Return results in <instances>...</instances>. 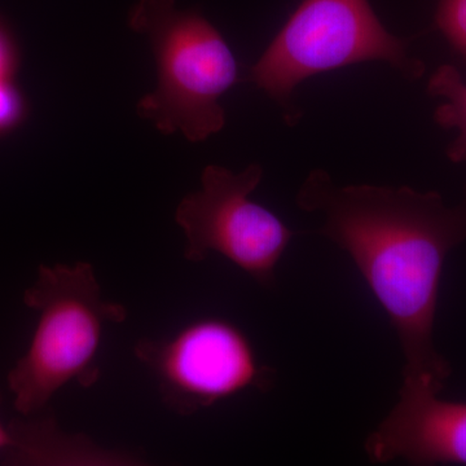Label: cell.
<instances>
[{"mask_svg":"<svg viewBox=\"0 0 466 466\" xmlns=\"http://www.w3.org/2000/svg\"><path fill=\"white\" fill-rule=\"evenodd\" d=\"M462 204L466 205V189H465V198H464V201H462Z\"/></svg>","mask_w":466,"mask_h":466,"instance_id":"4fadbf2b","label":"cell"},{"mask_svg":"<svg viewBox=\"0 0 466 466\" xmlns=\"http://www.w3.org/2000/svg\"><path fill=\"white\" fill-rule=\"evenodd\" d=\"M400 388V400L367 438L370 462L466 466V401Z\"/></svg>","mask_w":466,"mask_h":466,"instance_id":"52a82bcc","label":"cell"},{"mask_svg":"<svg viewBox=\"0 0 466 466\" xmlns=\"http://www.w3.org/2000/svg\"><path fill=\"white\" fill-rule=\"evenodd\" d=\"M0 400H2V398H0ZM11 446L12 435L9 426L3 424L2 420H0V459L8 452Z\"/></svg>","mask_w":466,"mask_h":466,"instance_id":"7c38bea8","label":"cell"},{"mask_svg":"<svg viewBox=\"0 0 466 466\" xmlns=\"http://www.w3.org/2000/svg\"><path fill=\"white\" fill-rule=\"evenodd\" d=\"M128 25L148 36L158 66L157 90L139 101L137 115L193 143L219 133L226 124L219 100L238 81V64L216 27L175 0H137Z\"/></svg>","mask_w":466,"mask_h":466,"instance_id":"3957f363","label":"cell"},{"mask_svg":"<svg viewBox=\"0 0 466 466\" xmlns=\"http://www.w3.org/2000/svg\"><path fill=\"white\" fill-rule=\"evenodd\" d=\"M24 303L38 319L29 348L9 370L7 382L17 412L34 416L45 412L67 383L87 389L97 382L104 330L124 323L127 309L104 299L87 262L39 266Z\"/></svg>","mask_w":466,"mask_h":466,"instance_id":"7a4b0ae2","label":"cell"},{"mask_svg":"<svg viewBox=\"0 0 466 466\" xmlns=\"http://www.w3.org/2000/svg\"><path fill=\"white\" fill-rule=\"evenodd\" d=\"M135 357L148 368L168 410L192 416L251 390H271L275 370L249 337L222 318H201L162 339H143Z\"/></svg>","mask_w":466,"mask_h":466,"instance_id":"5b68a950","label":"cell"},{"mask_svg":"<svg viewBox=\"0 0 466 466\" xmlns=\"http://www.w3.org/2000/svg\"><path fill=\"white\" fill-rule=\"evenodd\" d=\"M12 446L2 460L8 465H137V456L100 449L85 435L64 433L42 413L9 422Z\"/></svg>","mask_w":466,"mask_h":466,"instance_id":"ba28073f","label":"cell"},{"mask_svg":"<svg viewBox=\"0 0 466 466\" xmlns=\"http://www.w3.org/2000/svg\"><path fill=\"white\" fill-rule=\"evenodd\" d=\"M428 94L444 99L435 109V124L458 131L456 139L447 147V157L453 164L466 162V82L458 67L450 64L438 67L429 79Z\"/></svg>","mask_w":466,"mask_h":466,"instance_id":"9c48e42d","label":"cell"},{"mask_svg":"<svg viewBox=\"0 0 466 466\" xmlns=\"http://www.w3.org/2000/svg\"><path fill=\"white\" fill-rule=\"evenodd\" d=\"M410 41L389 32L370 0H302L271 45L251 67V82L280 106L285 124L302 112L294 91L309 76L367 61H383L410 81L425 64L410 55Z\"/></svg>","mask_w":466,"mask_h":466,"instance_id":"277c9868","label":"cell"},{"mask_svg":"<svg viewBox=\"0 0 466 466\" xmlns=\"http://www.w3.org/2000/svg\"><path fill=\"white\" fill-rule=\"evenodd\" d=\"M16 51L7 30L0 24V82L12 81L16 70Z\"/></svg>","mask_w":466,"mask_h":466,"instance_id":"8fae6325","label":"cell"},{"mask_svg":"<svg viewBox=\"0 0 466 466\" xmlns=\"http://www.w3.org/2000/svg\"><path fill=\"white\" fill-rule=\"evenodd\" d=\"M296 202L321 218L319 233L349 254L388 315L403 352L401 388L440 394L452 373L434 345L441 278L466 240V205L406 186H339L321 168Z\"/></svg>","mask_w":466,"mask_h":466,"instance_id":"6da1fadb","label":"cell"},{"mask_svg":"<svg viewBox=\"0 0 466 466\" xmlns=\"http://www.w3.org/2000/svg\"><path fill=\"white\" fill-rule=\"evenodd\" d=\"M435 27L466 64V0H440L435 12Z\"/></svg>","mask_w":466,"mask_h":466,"instance_id":"30bf717a","label":"cell"},{"mask_svg":"<svg viewBox=\"0 0 466 466\" xmlns=\"http://www.w3.org/2000/svg\"><path fill=\"white\" fill-rule=\"evenodd\" d=\"M262 177L259 164L238 174L217 165L205 167L200 191L186 196L175 213L186 236L184 258L200 263L217 253L262 287L275 284L276 266L296 233L251 200Z\"/></svg>","mask_w":466,"mask_h":466,"instance_id":"8992f818","label":"cell"}]
</instances>
